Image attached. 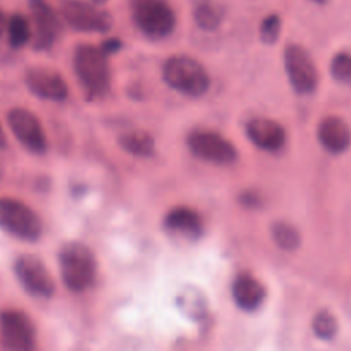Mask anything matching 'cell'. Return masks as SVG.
<instances>
[{
    "mask_svg": "<svg viewBox=\"0 0 351 351\" xmlns=\"http://www.w3.org/2000/svg\"><path fill=\"white\" fill-rule=\"evenodd\" d=\"M73 66L80 84L89 97L104 96L111 86L107 55L100 47L80 44L74 49Z\"/></svg>",
    "mask_w": 351,
    "mask_h": 351,
    "instance_id": "6da1fadb",
    "label": "cell"
},
{
    "mask_svg": "<svg viewBox=\"0 0 351 351\" xmlns=\"http://www.w3.org/2000/svg\"><path fill=\"white\" fill-rule=\"evenodd\" d=\"M59 267L64 285L74 291L88 289L96 277V259L82 243H66L59 251Z\"/></svg>",
    "mask_w": 351,
    "mask_h": 351,
    "instance_id": "7a4b0ae2",
    "label": "cell"
},
{
    "mask_svg": "<svg viewBox=\"0 0 351 351\" xmlns=\"http://www.w3.org/2000/svg\"><path fill=\"white\" fill-rule=\"evenodd\" d=\"M130 15L134 26L151 40L165 38L176 27V12L167 0H132Z\"/></svg>",
    "mask_w": 351,
    "mask_h": 351,
    "instance_id": "3957f363",
    "label": "cell"
},
{
    "mask_svg": "<svg viewBox=\"0 0 351 351\" xmlns=\"http://www.w3.org/2000/svg\"><path fill=\"white\" fill-rule=\"evenodd\" d=\"M163 78L171 88L189 96L203 95L210 85L204 67L197 60L185 55L171 56L166 60Z\"/></svg>",
    "mask_w": 351,
    "mask_h": 351,
    "instance_id": "277c9868",
    "label": "cell"
},
{
    "mask_svg": "<svg viewBox=\"0 0 351 351\" xmlns=\"http://www.w3.org/2000/svg\"><path fill=\"white\" fill-rule=\"evenodd\" d=\"M59 14L70 29L80 33H107L114 23L108 11L86 0H63Z\"/></svg>",
    "mask_w": 351,
    "mask_h": 351,
    "instance_id": "5b68a950",
    "label": "cell"
},
{
    "mask_svg": "<svg viewBox=\"0 0 351 351\" xmlns=\"http://www.w3.org/2000/svg\"><path fill=\"white\" fill-rule=\"evenodd\" d=\"M0 226L10 234L34 241L41 236L43 223L38 215L25 203L15 199H0Z\"/></svg>",
    "mask_w": 351,
    "mask_h": 351,
    "instance_id": "8992f818",
    "label": "cell"
},
{
    "mask_svg": "<svg viewBox=\"0 0 351 351\" xmlns=\"http://www.w3.org/2000/svg\"><path fill=\"white\" fill-rule=\"evenodd\" d=\"M32 18V45L36 51H47L58 41L62 33L60 14L48 0H27Z\"/></svg>",
    "mask_w": 351,
    "mask_h": 351,
    "instance_id": "52a82bcc",
    "label": "cell"
},
{
    "mask_svg": "<svg viewBox=\"0 0 351 351\" xmlns=\"http://www.w3.org/2000/svg\"><path fill=\"white\" fill-rule=\"evenodd\" d=\"M0 339L10 350H32L36 346L34 324L22 311L5 310L0 314Z\"/></svg>",
    "mask_w": 351,
    "mask_h": 351,
    "instance_id": "ba28073f",
    "label": "cell"
},
{
    "mask_svg": "<svg viewBox=\"0 0 351 351\" xmlns=\"http://www.w3.org/2000/svg\"><path fill=\"white\" fill-rule=\"evenodd\" d=\"M284 64L289 82L299 93H310L318 82L317 67L304 48L296 44L287 45L284 51Z\"/></svg>",
    "mask_w": 351,
    "mask_h": 351,
    "instance_id": "9c48e42d",
    "label": "cell"
},
{
    "mask_svg": "<svg viewBox=\"0 0 351 351\" xmlns=\"http://www.w3.org/2000/svg\"><path fill=\"white\" fill-rule=\"evenodd\" d=\"M15 276L22 287L33 296L51 298L55 292V282L47 266L34 255H22L14 265Z\"/></svg>",
    "mask_w": 351,
    "mask_h": 351,
    "instance_id": "30bf717a",
    "label": "cell"
},
{
    "mask_svg": "<svg viewBox=\"0 0 351 351\" xmlns=\"http://www.w3.org/2000/svg\"><path fill=\"white\" fill-rule=\"evenodd\" d=\"M8 126L18 141L33 154H44L47 151L45 133L38 119L25 108H14L8 112Z\"/></svg>",
    "mask_w": 351,
    "mask_h": 351,
    "instance_id": "8fae6325",
    "label": "cell"
},
{
    "mask_svg": "<svg viewBox=\"0 0 351 351\" xmlns=\"http://www.w3.org/2000/svg\"><path fill=\"white\" fill-rule=\"evenodd\" d=\"M188 145L196 156L214 163L229 165L237 158L236 148L230 141L214 132H193L188 138Z\"/></svg>",
    "mask_w": 351,
    "mask_h": 351,
    "instance_id": "7c38bea8",
    "label": "cell"
},
{
    "mask_svg": "<svg viewBox=\"0 0 351 351\" xmlns=\"http://www.w3.org/2000/svg\"><path fill=\"white\" fill-rule=\"evenodd\" d=\"M25 82L32 93L41 99L62 101L69 95V88L63 77L48 67H32L26 71Z\"/></svg>",
    "mask_w": 351,
    "mask_h": 351,
    "instance_id": "4fadbf2b",
    "label": "cell"
},
{
    "mask_svg": "<svg viewBox=\"0 0 351 351\" xmlns=\"http://www.w3.org/2000/svg\"><path fill=\"white\" fill-rule=\"evenodd\" d=\"M251 141L267 151H277L284 145L285 132L280 123L267 118H255L247 125Z\"/></svg>",
    "mask_w": 351,
    "mask_h": 351,
    "instance_id": "5bb4252c",
    "label": "cell"
},
{
    "mask_svg": "<svg viewBox=\"0 0 351 351\" xmlns=\"http://www.w3.org/2000/svg\"><path fill=\"white\" fill-rule=\"evenodd\" d=\"M318 138L321 144L333 154H340L351 143V130L346 121L339 117H326L318 126Z\"/></svg>",
    "mask_w": 351,
    "mask_h": 351,
    "instance_id": "9a60e30c",
    "label": "cell"
},
{
    "mask_svg": "<svg viewBox=\"0 0 351 351\" xmlns=\"http://www.w3.org/2000/svg\"><path fill=\"white\" fill-rule=\"evenodd\" d=\"M233 298L240 308L250 311L262 303L265 289L254 277L241 274L233 282Z\"/></svg>",
    "mask_w": 351,
    "mask_h": 351,
    "instance_id": "2e32d148",
    "label": "cell"
},
{
    "mask_svg": "<svg viewBox=\"0 0 351 351\" xmlns=\"http://www.w3.org/2000/svg\"><path fill=\"white\" fill-rule=\"evenodd\" d=\"M7 43L12 49H21L32 41L33 29L30 19L22 12H14L7 18Z\"/></svg>",
    "mask_w": 351,
    "mask_h": 351,
    "instance_id": "e0dca14e",
    "label": "cell"
},
{
    "mask_svg": "<svg viewBox=\"0 0 351 351\" xmlns=\"http://www.w3.org/2000/svg\"><path fill=\"white\" fill-rule=\"evenodd\" d=\"M165 225L167 229L186 236H195L202 229L200 217L193 210L186 207H178L171 210L166 215Z\"/></svg>",
    "mask_w": 351,
    "mask_h": 351,
    "instance_id": "ac0fdd59",
    "label": "cell"
},
{
    "mask_svg": "<svg viewBox=\"0 0 351 351\" xmlns=\"http://www.w3.org/2000/svg\"><path fill=\"white\" fill-rule=\"evenodd\" d=\"M119 144L122 145L123 149L128 152L137 155V156H148L154 152V140L152 137L141 130H134L125 133L119 138Z\"/></svg>",
    "mask_w": 351,
    "mask_h": 351,
    "instance_id": "d6986e66",
    "label": "cell"
},
{
    "mask_svg": "<svg viewBox=\"0 0 351 351\" xmlns=\"http://www.w3.org/2000/svg\"><path fill=\"white\" fill-rule=\"evenodd\" d=\"M196 23L204 29V30H214L218 27V25L222 21L223 12L221 7L211 1H203L200 3L193 12Z\"/></svg>",
    "mask_w": 351,
    "mask_h": 351,
    "instance_id": "ffe728a7",
    "label": "cell"
},
{
    "mask_svg": "<svg viewBox=\"0 0 351 351\" xmlns=\"http://www.w3.org/2000/svg\"><path fill=\"white\" fill-rule=\"evenodd\" d=\"M273 237L284 250H293L299 245V234L296 229L288 223L280 222L273 226Z\"/></svg>",
    "mask_w": 351,
    "mask_h": 351,
    "instance_id": "44dd1931",
    "label": "cell"
},
{
    "mask_svg": "<svg viewBox=\"0 0 351 351\" xmlns=\"http://www.w3.org/2000/svg\"><path fill=\"white\" fill-rule=\"evenodd\" d=\"M330 73L337 81L351 85V55L346 52L335 55L330 62Z\"/></svg>",
    "mask_w": 351,
    "mask_h": 351,
    "instance_id": "7402d4cb",
    "label": "cell"
},
{
    "mask_svg": "<svg viewBox=\"0 0 351 351\" xmlns=\"http://www.w3.org/2000/svg\"><path fill=\"white\" fill-rule=\"evenodd\" d=\"M281 33V18L277 14L267 15L259 27L261 40L266 44H273L277 41Z\"/></svg>",
    "mask_w": 351,
    "mask_h": 351,
    "instance_id": "603a6c76",
    "label": "cell"
},
{
    "mask_svg": "<svg viewBox=\"0 0 351 351\" xmlns=\"http://www.w3.org/2000/svg\"><path fill=\"white\" fill-rule=\"evenodd\" d=\"M313 330L321 339H330L336 333V319L328 311H321L314 317Z\"/></svg>",
    "mask_w": 351,
    "mask_h": 351,
    "instance_id": "cb8c5ba5",
    "label": "cell"
},
{
    "mask_svg": "<svg viewBox=\"0 0 351 351\" xmlns=\"http://www.w3.org/2000/svg\"><path fill=\"white\" fill-rule=\"evenodd\" d=\"M122 48V41L118 37H108L106 40L101 41L100 44V49L108 56L112 55L115 52H118Z\"/></svg>",
    "mask_w": 351,
    "mask_h": 351,
    "instance_id": "d4e9b609",
    "label": "cell"
},
{
    "mask_svg": "<svg viewBox=\"0 0 351 351\" xmlns=\"http://www.w3.org/2000/svg\"><path fill=\"white\" fill-rule=\"evenodd\" d=\"M7 15L4 14V11L0 8V40L4 37L5 34V27H7Z\"/></svg>",
    "mask_w": 351,
    "mask_h": 351,
    "instance_id": "484cf974",
    "label": "cell"
},
{
    "mask_svg": "<svg viewBox=\"0 0 351 351\" xmlns=\"http://www.w3.org/2000/svg\"><path fill=\"white\" fill-rule=\"evenodd\" d=\"M5 145H7V137H5V134H4V132H3V129L0 126V149L4 148Z\"/></svg>",
    "mask_w": 351,
    "mask_h": 351,
    "instance_id": "4316f807",
    "label": "cell"
},
{
    "mask_svg": "<svg viewBox=\"0 0 351 351\" xmlns=\"http://www.w3.org/2000/svg\"><path fill=\"white\" fill-rule=\"evenodd\" d=\"M90 1H93L95 4H97V5H100V4H103V3H106L107 0H90Z\"/></svg>",
    "mask_w": 351,
    "mask_h": 351,
    "instance_id": "83f0119b",
    "label": "cell"
},
{
    "mask_svg": "<svg viewBox=\"0 0 351 351\" xmlns=\"http://www.w3.org/2000/svg\"><path fill=\"white\" fill-rule=\"evenodd\" d=\"M310 1H314V3H317V4H325V3L329 1V0H310Z\"/></svg>",
    "mask_w": 351,
    "mask_h": 351,
    "instance_id": "f1b7e54d",
    "label": "cell"
},
{
    "mask_svg": "<svg viewBox=\"0 0 351 351\" xmlns=\"http://www.w3.org/2000/svg\"><path fill=\"white\" fill-rule=\"evenodd\" d=\"M0 174H1V170H0ZM0 177H1V176H0Z\"/></svg>",
    "mask_w": 351,
    "mask_h": 351,
    "instance_id": "f546056e",
    "label": "cell"
}]
</instances>
